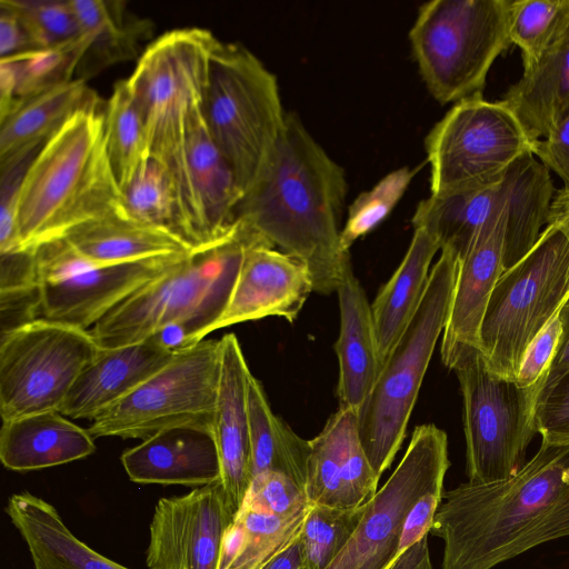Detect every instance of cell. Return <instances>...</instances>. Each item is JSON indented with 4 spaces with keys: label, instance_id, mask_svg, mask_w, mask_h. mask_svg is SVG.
<instances>
[{
    "label": "cell",
    "instance_id": "9",
    "mask_svg": "<svg viewBox=\"0 0 569 569\" xmlns=\"http://www.w3.org/2000/svg\"><path fill=\"white\" fill-rule=\"evenodd\" d=\"M510 0H432L409 31L421 77L440 103L482 94L487 74L509 46Z\"/></svg>",
    "mask_w": 569,
    "mask_h": 569
},
{
    "label": "cell",
    "instance_id": "42",
    "mask_svg": "<svg viewBox=\"0 0 569 569\" xmlns=\"http://www.w3.org/2000/svg\"><path fill=\"white\" fill-rule=\"evenodd\" d=\"M242 506L284 519L306 512L310 507L305 489L288 476L274 471L251 479Z\"/></svg>",
    "mask_w": 569,
    "mask_h": 569
},
{
    "label": "cell",
    "instance_id": "22",
    "mask_svg": "<svg viewBox=\"0 0 569 569\" xmlns=\"http://www.w3.org/2000/svg\"><path fill=\"white\" fill-rule=\"evenodd\" d=\"M178 350L149 338L118 348L101 349L81 371L60 413L93 420L164 367Z\"/></svg>",
    "mask_w": 569,
    "mask_h": 569
},
{
    "label": "cell",
    "instance_id": "50",
    "mask_svg": "<svg viewBox=\"0 0 569 569\" xmlns=\"http://www.w3.org/2000/svg\"><path fill=\"white\" fill-rule=\"evenodd\" d=\"M259 569H302L300 533Z\"/></svg>",
    "mask_w": 569,
    "mask_h": 569
},
{
    "label": "cell",
    "instance_id": "21",
    "mask_svg": "<svg viewBox=\"0 0 569 569\" xmlns=\"http://www.w3.org/2000/svg\"><path fill=\"white\" fill-rule=\"evenodd\" d=\"M130 480L139 483L206 486L220 481V463L207 426L161 430L121 455Z\"/></svg>",
    "mask_w": 569,
    "mask_h": 569
},
{
    "label": "cell",
    "instance_id": "23",
    "mask_svg": "<svg viewBox=\"0 0 569 569\" xmlns=\"http://www.w3.org/2000/svg\"><path fill=\"white\" fill-rule=\"evenodd\" d=\"M508 221L481 232L460 260L441 342L445 366L463 347L480 350V329L492 290L503 272V240Z\"/></svg>",
    "mask_w": 569,
    "mask_h": 569
},
{
    "label": "cell",
    "instance_id": "12",
    "mask_svg": "<svg viewBox=\"0 0 569 569\" xmlns=\"http://www.w3.org/2000/svg\"><path fill=\"white\" fill-rule=\"evenodd\" d=\"M220 370V340H201L172 359L88 428L93 438H140L178 426L212 428Z\"/></svg>",
    "mask_w": 569,
    "mask_h": 569
},
{
    "label": "cell",
    "instance_id": "17",
    "mask_svg": "<svg viewBox=\"0 0 569 569\" xmlns=\"http://www.w3.org/2000/svg\"><path fill=\"white\" fill-rule=\"evenodd\" d=\"M311 291L312 276L301 260L276 250L269 242L256 243L247 249L228 303L207 336L270 316L292 322Z\"/></svg>",
    "mask_w": 569,
    "mask_h": 569
},
{
    "label": "cell",
    "instance_id": "19",
    "mask_svg": "<svg viewBox=\"0 0 569 569\" xmlns=\"http://www.w3.org/2000/svg\"><path fill=\"white\" fill-rule=\"evenodd\" d=\"M358 432V415L338 409L310 440L305 491L309 505L357 508L378 491Z\"/></svg>",
    "mask_w": 569,
    "mask_h": 569
},
{
    "label": "cell",
    "instance_id": "26",
    "mask_svg": "<svg viewBox=\"0 0 569 569\" xmlns=\"http://www.w3.org/2000/svg\"><path fill=\"white\" fill-rule=\"evenodd\" d=\"M100 106L97 93L79 78L22 101L0 121L1 177L21 166L74 112Z\"/></svg>",
    "mask_w": 569,
    "mask_h": 569
},
{
    "label": "cell",
    "instance_id": "13",
    "mask_svg": "<svg viewBox=\"0 0 569 569\" xmlns=\"http://www.w3.org/2000/svg\"><path fill=\"white\" fill-rule=\"evenodd\" d=\"M99 350L90 331L41 318L1 335L2 421L60 411Z\"/></svg>",
    "mask_w": 569,
    "mask_h": 569
},
{
    "label": "cell",
    "instance_id": "11",
    "mask_svg": "<svg viewBox=\"0 0 569 569\" xmlns=\"http://www.w3.org/2000/svg\"><path fill=\"white\" fill-rule=\"evenodd\" d=\"M446 367L456 372L462 392L469 481L512 477L527 462V448L537 433L535 389L495 376L476 348L458 349Z\"/></svg>",
    "mask_w": 569,
    "mask_h": 569
},
{
    "label": "cell",
    "instance_id": "51",
    "mask_svg": "<svg viewBox=\"0 0 569 569\" xmlns=\"http://www.w3.org/2000/svg\"><path fill=\"white\" fill-rule=\"evenodd\" d=\"M547 224L560 230L569 241V191L558 190L553 196Z\"/></svg>",
    "mask_w": 569,
    "mask_h": 569
},
{
    "label": "cell",
    "instance_id": "28",
    "mask_svg": "<svg viewBox=\"0 0 569 569\" xmlns=\"http://www.w3.org/2000/svg\"><path fill=\"white\" fill-rule=\"evenodd\" d=\"M188 151L191 183L201 212L207 246L212 247L237 232V210L243 193L229 162L210 134L203 110L193 123Z\"/></svg>",
    "mask_w": 569,
    "mask_h": 569
},
{
    "label": "cell",
    "instance_id": "10",
    "mask_svg": "<svg viewBox=\"0 0 569 569\" xmlns=\"http://www.w3.org/2000/svg\"><path fill=\"white\" fill-rule=\"evenodd\" d=\"M569 298V241L551 224L505 270L490 296L480 351L495 376L515 380L527 348Z\"/></svg>",
    "mask_w": 569,
    "mask_h": 569
},
{
    "label": "cell",
    "instance_id": "29",
    "mask_svg": "<svg viewBox=\"0 0 569 569\" xmlns=\"http://www.w3.org/2000/svg\"><path fill=\"white\" fill-rule=\"evenodd\" d=\"M63 239L98 266L181 257L194 251L173 233L140 222L126 210L80 226Z\"/></svg>",
    "mask_w": 569,
    "mask_h": 569
},
{
    "label": "cell",
    "instance_id": "25",
    "mask_svg": "<svg viewBox=\"0 0 569 569\" xmlns=\"http://www.w3.org/2000/svg\"><path fill=\"white\" fill-rule=\"evenodd\" d=\"M88 429L59 411L2 421L0 460L13 471H32L69 463L96 451Z\"/></svg>",
    "mask_w": 569,
    "mask_h": 569
},
{
    "label": "cell",
    "instance_id": "30",
    "mask_svg": "<svg viewBox=\"0 0 569 569\" xmlns=\"http://www.w3.org/2000/svg\"><path fill=\"white\" fill-rule=\"evenodd\" d=\"M440 244L423 228H415L409 248L389 281L371 303V317L381 366L416 313Z\"/></svg>",
    "mask_w": 569,
    "mask_h": 569
},
{
    "label": "cell",
    "instance_id": "16",
    "mask_svg": "<svg viewBox=\"0 0 569 569\" xmlns=\"http://www.w3.org/2000/svg\"><path fill=\"white\" fill-rule=\"evenodd\" d=\"M233 519L220 481L160 499L149 527L148 569H219Z\"/></svg>",
    "mask_w": 569,
    "mask_h": 569
},
{
    "label": "cell",
    "instance_id": "15",
    "mask_svg": "<svg viewBox=\"0 0 569 569\" xmlns=\"http://www.w3.org/2000/svg\"><path fill=\"white\" fill-rule=\"evenodd\" d=\"M449 467L446 432L433 423L416 427L396 470L366 502L357 529L327 569H389L408 513L427 493L443 490Z\"/></svg>",
    "mask_w": 569,
    "mask_h": 569
},
{
    "label": "cell",
    "instance_id": "20",
    "mask_svg": "<svg viewBox=\"0 0 569 569\" xmlns=\"http://www.w3.org/2000/svg\"><path fill=\"white\" fill-rule=\"evenodd\" d=\"M219 340L220 370L212 433L219 456L220 483L236 517L252 479L247 409V383L251 372L238 338L228 333Z\"/></svg>",
    "mask_w": 569,
    "mask_h": 569
},
{
    "label": "cell",
    "instance_id": "2",
    "mask_svg": "<svg viewBox=\"0 0 569 569\" xmlns=\"http://www.w3.org/2000/svg\"><path fill=\"white\" fill-rule=\"evenodd\" d=\"M347 187L343 168L297 114L287 112L279 142L240 201L237 218L301 260L311 272L313 290L329 295L351 264L339 229Z\"/></svg>",
    "mask_w": 569,
    "mask_h": 569
},
{
    "label": "cell",
    "instance_id": "44",
    "mask_svg": "<svg viewBox=\"0 0 569 569\" xmlns=\"http://www.w3.org/2000/svg\"><path fill=\"white\" fill-rule=\"evenodd\" d=\"M558 315L531 341L515 379L522 388H533L537 399L557 352L561 335Z\"/></svg>",
    "mask_w": 569,
    "mask_h": 569
},
{
    "label": "cell",
    "instance_id": "47",
    "mask_svg": "<svg viewBox=\"0 0 569 569\" xmlns=\"http://www.w3.org/2000/svg\"><path fill=\"white\" fill-rule=\"evenodd\" d=\"M39 50L21 17L4 0L0 1V56Z\"/></svg>",
    "mask_w": 569,
    "mask_h": 569
},
{
    "label": "cell",
    "instance_id": "7",
    "mask_svg": "<svg viewBox=\"0 0 569 569\" xmlns=\"http://www.w3.org/2000/svg\"><path fill=\"white\" fill-rule=\"evenodd\" d=\"M440 251L416 313L358 412L360 441L379 478L402 445L425 373L448 319L460 260L449 249Z\"/></svg>",
    "mask_w": 569,
    "mask_h": 569
},
{
    "label": "cell",
    "instance_id": "35",
    "mask_svg": "<svg viewBox=\"0 0 569 569\" xmlns=\"http://www.w3.org/2000/svg\"><path fill=\"white\" fill-rule=\"evenodd\" d=\"M107 151L123 190L148 159L142 112L127 79L118 81L104 106Z\"/></svg>",
    "mask_w": 569,
    "mask_h": 569
},
{
    "label": "cell",
    "instance_id": "40",
    "mask_svg": "<svg viewBox=\"0 0 569 569\" xmlns=\"http://www.w3.org/2000/svg\"><path fill=\"white\" fill-rule=\"evenodd\" d=\"M415 172L403 167L385 176L372 189L360 193L348 208L341 229V244L349 251L351 244L377 227L396 207Z\"/></svg>",
    "mask_w": 569,
    "mask_h": 569
},
{
    "label": "cell",
    "instance_id": "18",
    "mask_svg": "<svg viewBox=\"0 0 569 569\" xmlns=\"http://www.w3.org/2000/svg\"><path fill=\"white\" fill-rule=\"evenodd\" d=\"M183 257L93 264L56 282L41 283L39 318L88 330Z\"/></svg>",
    "mask_w": 569,
    "mask_h": 569
},
{
    "label": "cell",
    "instance_id": "33",
    "mask_svg": "<svg viewBox=\"0 0 569 569\" xmlns=\"http://www.w3.org/2000/svg\"><path fill=\"white\" fill-rule=\"evenodd\" d=\"M247 409L251 477L267 471L280 472L305 489L310 440L299 437L272 412L260 381L252 375L247 383Z\"/></svg>",
    "mask_w": 569,
    "mask_h": 569
},
{
    "label": "cell",
    "instance_id": "37",
    "mask_svg": "<svg viewBox=\"0 0 569 569\" xmlns=\"http://www.w3.org/2000/svg\"><path fill=\"white\" fill-rule=\"evenodd\" d=\"M89 44V37L82 33L79 38L60 46L2 58L14 69V97L18 106L46 90L73 80L72 76Z\"/></svg>",
    "mask_w": 569,
    "mask_h": 569
},
{
    "label": "cell",
    "instance_id": "32",
    "mask_svg": "<svg viewBox=\"0 0 569 569\" xmlns=\"http://www.w3.org/2000/svg\"><path fill=\"white\" fill-rule=\"evenodd\" d=\"M81 32L90 39L79 67L86 80L102 69L137 58L141 41L151 34L149 20L131 17L122 1L70 0Z\"/></svg>",
    "mask_w": 569,
    "mask_h": 569
},
{
    "label": "cell",
    "instance_id": "5",
    "mask_svg": "<svg viewBox=\"0 0 569 569\" xmlns=\"http://www.w3.org/2000/svg\"><path fill=\"white\" fill-rule=\"evenodd\" d=\"M260 242L269 241L239 221L233 236L176 261L106 315L90 333L101 349L154 335L172 350L198 343L222 315L247 249Z\"/></svg>",
    "mask_w": 569,
    "mask_h": 569
},
{
    "label": "cell",
    "instance_id": "49",
    "mask_svg": "<svg viewBox=\"0 0 569 569\" xmlns=\"http://www.w3.org/2000/svg\"><path fill=\"white\" fill-rule=\"evenodd\" d=\"M389 569H432L428 548V535L407 549L401 550Z\"/></svg>",
    "mask_w": 569,
    "mask_h": 569
},
{
    "label": "cell",
    "instance_id": "14",
    "mask_svg": "<svg viewBox=\"0 0 569 569\" xmlns=\"http://www.w3.org/2000/svg\"><path fill=\"white\" fill-rule=\"evenodd\" d=\"M535 146L501 100L482 94L461 100L425 140L431 194L497 180Z\"/></svg>",
    "mask_w": 569,
    "mask_h": 569
},
{
    "label": "cell",
    "instance_id": "4",
    "mask_svg": "<svg viewBox=\"0 0 569 569\" xmlns=\"http://www.w3.org/2000/svg\"><path fill=\"white\" fill-rule=\"evenodd\" d=\"M217 40L201 28L168 31L146 48L127 78L143 116L148 158L160 163L171 180L180 232L193 250L208 246L188 150L193 123L203 110Z\"/></svg>",
    "mask_w": 569,
    "mask_h": 569
},
{
    "label": "cell",
    "instance_id": "46",
    "mask_svg": "<svg viewBox=\"0 0 569 569\" xmlns=\"http://www.w3.org/2000/svg\"><path fill=\"white\" fill-rule=\"evenodd\" d=\"M533 153L561 178L562 189L569 191V112L546 138L536 143Z\"/></svg>",
    "mask_w": 569,
    "mask_h": 569
},
{
    "label": "cell",
    "instance_id": "38",
    "mask_svg": "<svg viewBox=\"0 0 569 569\" xmlns=\"http://www.w3.org/2000/svg\"><path fill=\"white\" fill-rule=\"evenodd\" d=\"M122 192L126 212L131 218L164 229L184 241L173 186L160 163L148 158Z\"/></svg>",
    "mask_w": 569,
    "mask_h": 569
},
{
    "label": "cell",
    "instance_id": "45",
    "mask_svg": "<svg viewBox=\"0 0 569 569\" xmlns=\"http://www.w3.org/2000/svg\"><path fill=\"white\" fill-rule=\"evenodd\" d=\"M36 250L0 253V293L38 288Z\"/></svg>",
    "mask_w": 569,
    "mask_h": 569
},
{
    "label": "cell",
    "instance_id": "3",
    "mask_svg": "<svg viewBox=\"0 0 569 569\" xmlns=\"http://www.w3.org/2000/svg\"><path fill=\"white\" fill-rule=\"evenodd\" d=\"M123 210L107 151L104 108L79 110L24 167L16 193V251L36 250Z\"/></svg>",
    "mask_w": 569,
    "mask_h": 569
},
{
    "label": "cell",
    "instance_id": "48",
    "mask_svg": "<svg viewBox=\"0 0 569 569\" xmlns=\"http://www.w3.org/2000/svg\"><path fill=\"white\" fill-rule=\"evenodd\" d=\"M558 317L561 323V335L556 356L551 362L539 396L548 390L565 372L569 370V298L562 305Z\"/></svg>",
    "mask_w": 569,
    "mask_h": 569
},
{
    "label": "cell",
    "instance_id": "31",
    "mask_svg": "<svg viewBox=\"0 0 569 569\" xmlns=\"http://www.w3.org/2000/svg\"><path fill=\"white\" fill-rule=\"evenodd\" d=\"M532 143L546 138L569 112V32L501 100Z\"/></svg>",
    "mask_w": 569,
    "mask_h": 569
},
{
    "label": "cell",
    "instance_id": "1",
    "mask_svg": "<svg viewBox=\"0 0 569 569\" xmlns=\"http://www.w3.org/2000/svg\"><path fill=\"white\" fill-rule=\"evenodd\" d=\"M430 532L445 542L441 569H492L569 536V445L541 440L512 477L443 492Z\"/></svg>",
    "mask_w": 569,
    "mask_h": 569
},
{
    "label": "cell",
    "instance_id": "39",
    "mask_svg": "<svg viewBox=\"0 0 569 569\" xmlns=\"http://www.w3.org/2000/svg\"><path fill=\"white\" fill-rule=\"evenodd\" d=\"M366 503L357 508L309 507L301 531L302 569H327L357 529Z\"/></svg>",
    "mask_w": 569,
    "mask_h": 569
},
{
    "label": "cell",
    "instance_id": "6",
    "mask_svg": "<svg viewBox=\"0 0 569 569\" xmlns=\"http://www.w3.org/2000/svg\"><path fill=\"white\" fill-rule=\"evenodd\" d=\"M550 170L533 152L518 158L497 180L430 194L416 208L412 224L431 233L441 249L461 260L478 236L502 220L503 271L535 246L553 199Z\"/></svg>",
    "mask_w": 569,
    "mask_h": 569
},
{
    "label": "cell",
    "instance_id": "27",
    "mask_svg": "<svg viewBox=\"0 0 569 569\" xmlns=\"http://www.w3.org/2000/svg\"><path fill=\"white\" fill-rule=\"evenodd\" d=\"M6 511L34 569H129L79 540L51 503L28 491L12 495Z\"/></svg>",
    "mask_w": 569,
    "mask_h": 569
},
{
    "label": "cell",
    "instance_id": "34",
    "mask_svg": "<svg viewBox=\"0 0 569 569\" xmlns=\"http://www.w3.org/2000/svg\"><path fill=\"white\" fill-rule=\"evenodd\" d=\"M307 511L284 519L242 506L226 532L219 569H259L300 533Z\"/></svg>",
    "mask_w": 569,
    "mask_h": 569
},
{
    "label": "cell",
    "instance_id": "8",
    "mask_svg": "<svg viewBox=\"0 0 569 569\" xmlns=\"http://www.w3.org/2000/svg\"><path fill=\"white\" fill-rule=\"evenodd\" d=\"M208 129L243 196L261 174L284 129L276 76L246 47L217 40L203 101Z\"/></svg>",
    "mask_w": 569,
    "mask_h": 569
},
{
    "label": "cell",
    "instance_id": "24",
    "mask_svg": "<svg viewBox=\"0 0 569 569\" xmlns=\"http://www.w3.org/2000/svg\"><path fill=\"white\" fill-rule=\"evenodd\" d=\"M340 331L335 350L339 362L337 395L340 409L358 415L381 370L371 305L350 264L337 289Z\"/></svg>",
    "mask_w": 569,
    "mask_h": 569
},
{
    "label": "cell",
    "instance_id": "41",
    "mask_svg": "<svg viewBox=\"0 0 569 569\" xmlns=\"http://www.w3.org/2000/svg\"><path fill=\"white\" fill-rule=\"evenodd\" d=\"M23 20L38 49L60 46L82 32L70 0H4Z\"/></svg>",
    "mask_w": 569,
    "mask_h": 569
},
{
    "label": "cell",
    "instance_id": "43",
    "mask_svg": "<svg viewBox=\"0 0 569 569\" xmlns=\"http://www.w3.org/2000/svg\"><path fill=\"white\" fill-rule=\"evenodd\" d=\"M535 425L541 440L569 445V370L538 397Z\"/></svg>",
    "mask_w": 569,
    "mask_h": 569
},
{
    "label": "cell",
    "instance_id": "36",
    "mask_svg": "<svg viewBox=\"0 0 569 569\" xmlns=\"http://www.w3.org/2000/svg\"><path fill=\"white\" fill-rule=\"evenodd\" d=\"M569 32V0H510L509 38L521 50L523 71Z\"/></svg>",
    "mask_w": 569,
    "mask_h": 569
}]
</instances>
